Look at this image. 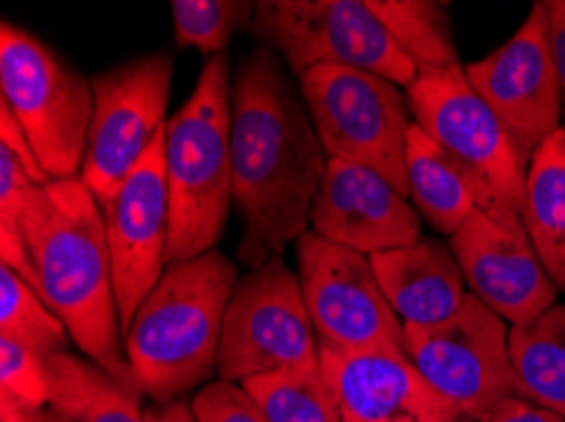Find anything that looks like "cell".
Returning <instances> with one entry per match:
<instances>
[{
    "label": "cell",
    "instance_id": "cell-15",
    "mask_svg": "<svg viewBox=\"0 0 565 422\" xmlns=\"http://www.w3.org/2000/svg\"><path fill=\"white\" fill-rule=\"evenodd\" d=\"M449 248L457 258L469 294L512 326L535 322L555 306L558 286L543 269L522 220H492L475 210L454 232Z\"/></svg>",
    "mask_w": 565,
    "mask_h": 422
},
{
    "label": "cell",
    "instance_id": "cell-33",
    "mask_svg": "<svg viewBox=\"0 0 565 422\" xmlns=\"http://www.w3.org/2000/svg\"><path fill=\"white\" fill-rule=\"evenodd\" d=\"M145 422H195L191 412V402L175 400L168 404H156L152 402L148 410H145Z\"/></svg>",
    "mask_w": 565,
    "mask_h": 422
},
{
    "label": "cell",
    "instance_id": "cell-17",
    "mask_svg": "<svg viewBox=\"0 0 565 422\" xmlns=\"http://www.w3.org/2000/svg\"><path fill=\"white\" fill-rule=\"evenodd\" d=\"M310 226L317 236L363 256L422 240V218L414 205L375 170L345 160L328 162Z\"/></svg>",
    "mask_w": 565,
    "mask_h": 422
},
{
    "label": "cell",
    "instance_id": "cell-5",
    "mask_svg": "<svg viewBox=\"0 0 565 422\" xmlns=\"http://www.w3.org/2000/svg\"><path fill=\"white\" fill-rule=\"evenodd\" d=\"M424 129L472 187L477 208L492 220H522L527 162L515 140L469 84L465 66L422 74L406 91Z\"/></svg>",
    "mask_w": 565,
    "mask_h": 422
},
{
    "label": "cell",
    "instance_id": "cell-27",
    "mask_svg": "<svg viewBox=\"0 0 565 422\" xmlns=\"http://www.w3.org/2000/svg\"><path fill=\"white\" fill-rule=\"evenodd\" d=\"M0 392L25 404L49 408L51 380L46 357L36 355L19 342L0 337Z\"/></svg>",
    "mask_w": 565,
    "mask_h": 422
},
{
    "label": "cell",
    "instance_id": "cell-29",
    "mask_svg": "<svg viewBox=\"0 0 565 422\" xmlns=\"http://www.w3.org/2000/svg\"><path fill=\"white\" fill-rule=\"evenodd\" d=\"M0 144L11 150L15 158L23 162V167L29 170V175L36 180L39 185L51 183V177L46 175L44 167L39 165V158H36V154H33L29 140H25L21 125L15 122L13 111L8 109L6 101H0Z\"/></svg>",
    "mask_w": 565,
    "mask_h": 422
},
{
    "label": "cell",
    "instance_id": "cell-23",
    "mask_svg": "<svg viewBox=\"0 0 565 422\" xmlns=\"http://www.w3.org/2000/svg\"><path fill=\"white\" fill-rule=\"evenodd\" d=\"M398 48L414 62L418 76L459 66L451 41L449 3L434 0H367Z\"/></svg>",
    "mask_w": 565,
    "mask_h": 422
},
{
    "label": "cell",
    "instance_id": "cell-8",
    "mask_svg": "<svg viewBox=\"0 0 565 422\" xmlns=\"http://www.w3.org/2000/svg\"><path fill=\"white\" fill-rule=\"evenodd\" d=\"M297 86L328 158L375 170L406 197V144L414 115L398 86L342 66L310 68Z\"/></svg>",
    "mask_w": 565,
    "mask_h": 422
},
{
    "label": "cell",
    "instance_id": "cell-1",
    "mask_svg": "<svg viewBox=\"0 0 565 422\" xmlns=\"http://www.w3.org/2000/svg\"><path fill=\"white\" fill-rule=\"evenodd\" d=\"M328 162L287 66L256 46L231 86L234 203L244 220L238 261L246 269H262L305 236Z\"/></svg>",
    "mask_w": 565,
    "mask_h": 422
},
{
    "label": "cell",
    "instance_id": "cell-9",
    "mask_svg": "<svg viewBox=\"0 0 565 422\" xmlns=\"http://www.w3.org/2000/svg\"><path fill=\"white\" fill-rule=\"evenodd\" d=\"M320 367V342L295 271L279 258L238 279L228 301L218 349V380Z\"/></svg>",
    "mask_w": 565,
    "mask_h": 422
},
{
    "label": "cell",
    "instance_id": "cell-21",
    "mask_svg": "<svg viewBox=\"0 0 565 422\" xmlns=\"http://www.w3.org/2000/svg\"><path fill=\"white\" fill-rule=\"evenodd\" d=\"M408 197L416 213L444 236H454L479 210L472 187L451 158L414 122L406 144Z\"/></svg>",
    "mask_w": 565,
    "mask_h": 422
},
{
    "label": "cell",
    "instance_id": "cell-24",
    "mask_svg": "<svg viewBox=\"0 0 565 422\" xmlns=\"http://www.w3.org/2000/svg\"><path fill=\"white\" fill-rule=\"evenodd\" d=\"M244 390L269 422H342L335 390L322 367L252 377Z\"/></svg>",
    "mask_w": 565,
    "mask_h": 422
},
{
    "label": "cell",
    "instance_id": "cell-34",
    "mask_svg": "<svg viewBox=\"0 0 565 422\" xmlns=\"http://www.w3.org/2000/svg\"><path fill=\"white\" fill-rule=\"evenodd\" d=\"M461 422H477V420H461Z\"/></svg>",
    "mask_w": 565,
    "mask_h": 422
},
{
    "label": "cell",
    "instance_id": "cell-26",
    "mask_svg": "<svg viewBox=\"0 0 565 422\" xmlns=\"http://www.w3.org/2000/svg\"><path fill=\"white\" fill-rule=\"evenodd\" d=\"M178 46L199 48L205 56L226 54L231 39L254 23L256 3L249 0H173Z\"/></svg>",
    "mask_w": 565,
    "mask_h": 422
},
{
    "label": "cell",
    "instance_id": "cell-18",
    "mask_svg": "<svg viewBox=\"0 0 565 422\" xmlns=\"http://www.w3.org/2000/svg\"><path fill=\"white\" fill-rule=\"evenodd\" d=\"M385 299L404 326H436L459 314L467 281L451 248L434 238L371 256Z\"/></svg>",
    "mask_w": 565,
    "mask_h": 422
},
{
    "label": "cell",
    "instance_id": "cell-25",
    "mask_svg": "<svg viewBox=\"0 0 565 422\" xmlns=\"http://www.w3.org/2000/svg\"><path fill=\"white\" fill-rule=\"evenodd\" d=\"M0 337L19 342L41 357L68 351L72 339L39 291L8 266H0Z\"/></svg>",
    "mask_w": 565,
    "mask_h": 422
},
{
    "label": "cell",
    "instance_id": "cell-3",
    "mask_svg": "<svg viewBox=\"0 0 565 422\" xmlns=\"http://www.w3.org/2000/svg\"><path fill=\"white\" fill-rule=\"evenodd\" d=\"M236 266L221 251L168 266L125 332V355L142 394L156 404L209 385L218 367Z\"/></svg>",
    "mask_w": 565,
    "mask_h": 422
},
{
    "label": "cell",
    "instance_id": "cell-20",
    "mask_svg": "<svg viewBox=\"0 0 565 422\" xmlns=\"http://www.w3.org/2000/svg\"><path fill=\"white\" fill-rule=\"evenodd\" d=\"M527 238L543 269L565 294V129L547 140L527 167L525 210Z\"/></svg>",
    "mask_w": 565,
    "mask_h": 422
},
{
    "label": "cell",
    "instance_id": "cell-31",
    "mask_svg": "<svg viewBox=\"0 0 565 422\" xmlns=\"http://www.w3.org/2000/svg\"><path fill=\"white\" fill-rule=\"evenodd\" d=\"M547 3V33H551V51L555 72L563 91V119H565V0H545Z\"/></svg>",
    "mask_w": 565,
    "mask_h": 422
},
{
    "label": "cell",
    "instance_id": "cell-12",
    "mask_svg": "<svg viewBox=\"0 0 565 422\" xmlns=\"http://www.w3.org/2000/svg\"><path fill=\"white\" fill-rule=\"evenodd\" d=\"M297 279L322 347L406 351L404 322L385 299L371 256L307 230L297 240Z\"/></svg>",
    "mask_w": 565,
    "mask_h": 422
},
{
    "label": "cell",
    "instance_id": "cell-32",
    "mask_svg": "<svg viewBox=\"0 0 565 422\" xmlns=\"http://www.w3.org/2000/svg\"><path fill=\"white\" fill-rule=\"evenodd\" d=\"M0 422H56L49 408L25 404L0 392Z\"/></svg>",
    "mask_w": 565,
    "mask_h": 422
},
{
    "label": "cell",
    "instance_id": "cell-6",
    "mask_svg": "<svg viewBox=\"0 0 565 422\" xmlns=\"http://www.w3.org/2000/svg\"><path fill=\"white\" fill-rule=\"evenodd\" d=\"M0 86L39 165L51 180L82 175L94 107L87 76L68 66L44 41L3 21Z\"/></svg>",
    "mask_w": 565,
    "mask_h": 422
},
{
    "label": "cell",
    "instance_id": "cell-11",
    "mask_svg": "<svg viewBox=\"0 0 565 422\" xmlns=\"http://www.w3.org/2000/svg\"><path fill=\"white\" fill-rule=\"evenodd\" d=\"M406 355L436 392L484 422L502 400L520 398L504 318L467 294L459 314L436 326H404Z\"/></svg>",
    "mask_w": 565,
    "mask_h": 422
},
{
    "label": "cell",
    "instance_id": "cell-19",
    "mask_svg": "<svg viewBox=\"0 0 565 422\" xmlns=\"http://www.w3.org/2000/svg\"><path fill=\"white\" fill-rule=\"evenodd\" d=\"M49 410L56 422H145L142 392L87 357L56 351L46 357Z\"/></svg>",
    "mask_w": 565,
    "mask_h": 422
},
{
    "label": "cell",
    "instance_id": "cell-22",
    "mask_svg": "<svg viewBox=\"0 0 565 422\" xmlns=\"http://www.w3.org/2000/svg\"><path fill=\"white\" fill-rule=\"evenodd\" d=\"M510 359L520 398L565 418V304L512 326Z\"/></svg>",
    "mask_w": 565,
    "mask_h": 422
},
{
    "label": "cell",
    "instance_id": "cell-4",
    "mask_svg": "<svg viewBox=\"0 0 565 422\" xmlns=\"http://www.w3.org/2000/svg\"><path fill=\"white\" fill-rule=\"evenodd\" d=\"M228 79V51L205 58L193 94L166 125L168 266L213 251L224 236L234 203Z\"/></svg>",
    "mask_w": 565,
    "mask_h": 422
},
{
    "label": "cell",
    "instance_id": "cell-14",
    "mask_svg": "<svg viewBox=\"0 0 565 422\" xmlns=\"http://www.w3.org/2000/svg\"><path fill=\"white\" fill-rule=\"evenodd\" d=\"M115 296L122 334L168 269L170 195L166 127L105 208Z\"/></svg>",
    "mask_w": 565,
    "mask_h": 422
},
{
    "label": "cell",
    "instance_id": "cell-16",
    "mask_svg": "<svg viewBox=\"0 0 565 422\" xmlns=\"http://www.w3.org/2000/svg\"><path fill=\"white\" fill-rule=\"evenodd\" d=\"M320 367L340 404L342 422H461L467 420L424 380L406 351H342L320 344Z\"/></svg>",
    "mask_w": 565,
    "mask_h": 422
},
{
    "label": "cell",
    "instance_id": "cell-10",
    "mask_svg": "<svg viewBox=\"0 0 565 422\" xmlns=\"http://www.w3.org/2000/svg\"><path fill=\"white\" fill-rule=\"evenodd\" d=\"M175 62L170 54H150L94 76V107L82 183L102 208L117 195L156 137L166 127Z\"/></svg>",
    "mask_w": 565,
    "mask_h": 422
},
{
    "label": "cell",
    "instance_id": "cell-28",
    "mask_svg": "<svg viewBox=\"0 0 565 422\" xmlns=\"http://www.w3.org/2000/svg\"><path fill=\"white\" fill-rule=\"evenodd\" d=\"M195 422H269L244 385L216 380L203 385L191 400Z\"/></svg>",
    "mask_w": 565,
    "mask_h": 422
},
{
    "label": "cell",
    "instance_id": "cell-2",
    "mask_svg": "<svg viewBox=\"0 0 565 422\" xmlns=\"http://www.w3.org/2000/svg\"><path fill=\"white\" fill-rule=\"evenodd\" d=\"M0 210L19 215L39 296L62 318L76 349L115 380L137 387L125 355L107 220L97 197L82 177L39 185L0 144Z\"/></svg>",
    "mask_w": 565,
    "mask_h": 422
},
{
    "label": "cell",
    "instance_id": "cell-13",
    "mask_svg": "<svg viewBox=\"0 0 565 422\" xmlns=\"http://www.w3.org/2000/svg\"><path fill=\"white\" fill-rule=\"evenodd\" d=\"M472 89L498 115L525 162L561 129L563 91L555 72L547 3H535L515 36L482 62L465 66Z\"/></svg>",
    "mask_w": 565,
    "mask_h": 422
},
{
    "label": "cell",
    "instance_id": "cell-30",
    "mask_svg": "<svg viewBox=\"0 0 565 422\" xmlns=\"http://www.w3.org/2000/svg\"><path fill=\"white\" fill-rule=\"evenodd\" d=\"M484 422H565V418L525 398H508L487 415Z\"/></svg>",
    "mask_w": 565,
    "mask_h": 422
},
{
    "label": "cell",
    "instance_id": "cell-7",
    "mask_svg": "<svg viewBox=\"0 0 565 422\" xmlns=\"http://www.w3.org/2000/svg\"><path fill=\"white\" fill-rule=\"evenodd\" d=\"M252 33L297 79L317 66L355 68L406 89L418 79L367 0H262Z\"/></svg>",
    "mask_w": 565,
    "mask_h": 422
}]
</instances>
